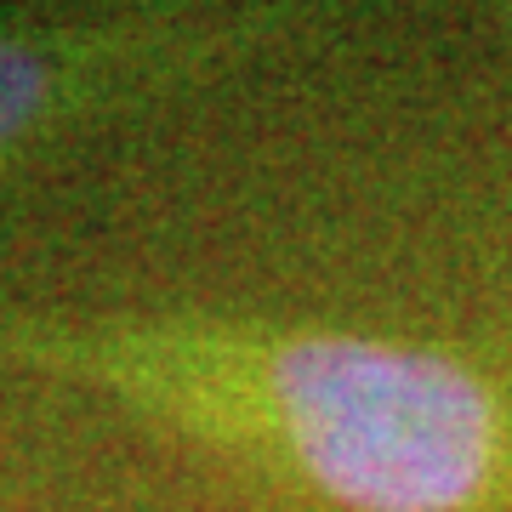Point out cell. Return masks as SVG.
<instances>
[{
	"mask_svg": "<svg viewBox=\"0 0 512 512\" xmlns=\"http://www.w3.org/2000/svg\"><path fill=\"white\" fill-rule=\"evenodd\" d=\"M501 29H507V40H512V6H507V12H501Z\"/></svg>",
	"mask_w": 512,
	"mask_h": 512,
	"instance_id": "obj_3",
	"label": "cell"
},
{
	"mask_svg": "<svg viewBox=\"0 0 512 512\" xmlns=\"http://www.w3.org/2000/svg\"><path fill=\"white\" fill-rule=\"evenodd\" d=\"M0 370L97 393L330 512H467L507 461L473 365L365 330L0 308Z\"/></svg>",
	"mask_w": 512,
	"mask_h": 512,
	"instance_id": "obj_1",
	"label": "cell"
},
{
	"mask_svg": "<svg viewBox=\"0 0 512 512\" xmlns=\"http://www.w3.org/2000/svg\"><path fill=\"white\" fill-rule=\"evenodd\" d=\"M342 12L319 0L0 6V177L35 154L308 57Z\"/></svg>",
	"mask_w": 512,
	"mask_h": 512,
	"instance_id": "obj_2",
	"label": "cell"
}]
</instances>
